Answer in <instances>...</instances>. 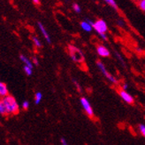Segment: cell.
Wrapping results in <instances>:
<instances>
[{
    "mask_svg": "<svg viewBox=\"0 0 145 145\" xmlns=\"http://www.w3.org/2000/svg\"><path fill=\"white\" fill-rule=\"evenodd\" d=\"M61 144L62 145H68L67 142V141H66V139H64V138L61 139Z\"/></svg>",
    "mask_w": 145,
    "mask_h": 145,
    "instance_id": "24",
    "label": "cell"
},
{
    "mask_svg": "<svg viewBox=\"0 0 145 145\" xmlns=\"http://www.w3.org/2000/svg\"><path fill=\"white\" fill-rule=\"evenodd\" d=\"M37 26H38L40 31L42 32V36H43V37H44V38H45V40L47 41L48 44H52V39H50V35H49L48 31L46 30L45 27L43 26V24H42V23H40V21H38V23H37Z\"/></svg>",
    "mask_w": 145,
    "mask_h": 145,
    "instance_id": "8",
    "label": "cell"
},
{
    "mask_svg": "<svg viewBox=\"0 0 145 145\" xmlns=\"http://www.w3.org/2000/svg\"><path fill=\"white\" fill-rule=\"evenodd\" d=\"M32 62H33L34 65H36V66H37V65L39 64L38 60L36 59V57H33V58H32Z\"/></svg>",
    "mask_w": 145,
    "mask_h": 145,
    "instance_id": "22",
    "label": "cell"
},
{
    "mask_svg": "<svg viewBox=\"0 0 145 145\" xmlns=\"http://www.w3.org/2000/svg\"><path fill=\"white\" fill-rule=\"evenodd\" d=\"M72 9H74V11L77 13H80L82 12V8H81V6H80L78 4L74 3V4H72Z\"/></svg>",
    "mask_w": 145,
    "mask_h": 145,
    "instance_id": "18",
    "label": "cell"
},
{
    "mask_svg": "<svg viewBox=\"0 0 145 145\" xmlns=\"http://www.w3.org/2000/svg\"><path fill=\"white\" fill-rule=\"evenodd\" d=\"M68 51H69V54L72 58V60L74 62H75L77 63H82L84 62V55L79 48H77L74 46L69 45Z\"/></svg>",
    "mask_w": 145,
    "mask_h": 145,
    "instance_id": "2",
    "label": "cell"
},
{
    "mask_svg": "<svg viewBox=\"0 0 145 145\" xmlns=\"http://www.w3.org/2000/svg\"><path fill=\"white\" fill-rule=\"evenodd\" d=\"M1 101H3L4 104H5V106L7 116L12 115V103H14V101H15V99H14V97H12V95H7V96L4 97Z\"/></svg>",
    "mask_w": 145,
    "mask_h": 145,
    "instance_id": "4",
    "label": "cell"
},
{
    "mask_svg": "<svg viewBox=\"0 0 145 145\" xmlns=\"http://www.w3.org/2000/svg\"><path fill=\"white\" fill-rule=\"evenodd\" d=\"M117 24L120 28H124L125 27V23H124V21H123V20H118L117 21Z\"/></svg>",
    "mask_w": 145,
    "mask_h": 145,
    "instance_id": "20",
    "label": "cell"
},
{
    "mask_svg": "<svg viewBox=\"0 0 145 145\" xmlns=\"http://www.w3.org/2000/svg\"><path fill=\"white\" fill-rule=\"evenodd\" d=\"M0 113H1V115H3V116H7L5 106V104L2 101H0Z\"/></svg>",
    "mask_w": 145,
    "mask_h": 145,
    "instance_id": "16",
    "label": "cell"
},
{
    "mask_svg": "<svg viewBox=\"0 0 145 145\" xmlns=\"http://www.w3.org/2000/svg\"><path fill=\"white\" fill-rule=\"evenodd\" d=\"M42 93L41 92H37L35 95V104H38L41 103V101H42Z\"/></svg>",
    "mask_w": 145,
    "mask_h": 145,
    "instance_id": "12",
    "label": "cell"
},
{
    "mask_svg": "<svg viewBox=\"0 0 145 145\" xmlns=\"http://www.w3.org/2000/svg\"><path fill=\"white\" fill-rule=\"evenodd\" d=\"M137 6L139 7V9L145 13V0H139L137 1Z\"/></svg>",
    "mask_w": 145,
    "mask_h": 145,
    "instance_id": "15",
    "label": "cell"
},
{
    "mask_svg": "<svg viewBox=\"0 0 145 145\" xmlns=\"http://www.w3.org/2000/svg\"><path fill=\"white\" fill-rule=\"evenodd\" d=\"M80 25H81V28H82V30H83L84 31H86V32H90V31H92V30H93V26H92L89 23H88V21H87L86 20L81 21V23H80Z\"/></svg>",
    "mask_w": 145,
    "mask_h": 145,
    "instance_id": "9",
    "label": "cell"
},
{
    "mask_svg": "<svg viewBox=\"0 0 145 145\" xmlns=\"http://www.w3.org/2000/svg\"><path fill=\"white\" fill-rule=\"evenodd\" d=\"M137 1H139V0H137Z\"/></svg>",
    "mask_w": 145,
    "mask_h": 145,
    "instance_id": "26",
    "label": "cell"
},
{
    "mask_svg": "<svg viewBox=\"0 0 145 145\" xmlns=\"http://www.w3.org/2000/svg\"><path fill=\"white\" fill-rule=\"evenodd\" d=\"M81 103L84 109L85 112L87 113V115H88L90 119H93L94 118V111H93V109L89 103V101H88V99H86L85 97H82L81 98Z\"/></svg>",
    "mask_w": 145,
    "mask_h": 145,
    "instance_id": "5",
    "label": "cell"
},
{
    "mask_svg": "<svg viewBox=\"0 0 145 145\" xmlns=\"http://www.w3.org/2000/svg\"><path fill=\"white\" fill-rule=\"evenodd\" d=\"M118 92H119V95H120V97L122 98V100L125 101L127 103H129V104H133L134 103V98H133V96L130 95V93H128L126 90L121 88Z\"/></svg>",
    "mask_w": 145,
    "mask_h": 145,
    "instance_id": "6",
    "label": "cell"
},
{
    "mask_svg": "<svg viewBox=\"0 0 145 145\" xmlns=\"http://www.w3.org/2000/svg\"><path fill=\"white\" fill-rule=\"evenodd\" d=\"M20 61L22 62L26 66H28V67H30V68H32L33 69V62L28 59V58H27L25 55H23V54H20Z\"/></svg>",
    "mask_w": 145,
    "mask_h": 145,
    "instance_id": "11",
    "label": "cell"
},
{
    "mask_svg": "<svg viewBox=\"0 0 145 145\" xmlns=\"http://www.w3.org/2000/svg\"><path fill=\"white\" fill-rule=\"evenodd\" d=\"M0 95H1L3 98L7 96V95H8V89H7V86L3 82L0 83Z\"/></svg>",
    "mask_w": 145,
    "mask_h": 145,
    "instance_id": "10",
    "label": "cell"
},
{
    "mask_svg": "<svg viewBox=\"0 0 145 145\" xmlns=\"http://www.w3.org/2000/svg\"><path fill=\"white\" fill-rule=\"evenodd\" d=\"M23 70H24V72L27 76H31L32 73H33V69L30 68V67H28V66H26V65H24Z\"/></svg>",
    "mask_w": 145,
    "mask_h": 145,
    "instance_id": "17",
    "label": "cell"
},
{
    "mask_svg": "<svg viewBox=\"0 0 145 145\" xmlns=\"http://www.w3.org/2000/svg\"><path fill=\"white\" fill-rule=\"evenodd\" d=\"M28 107H29V103H28L27 101H23V103H22V108L24 109V110H27Z\"/></svg>",
    "mask_w": 145,
    "mask_h": 145,
    "instance_id": "21",
    "label": "cell"
},
{
    "mask_svg": "<svg viewBox=\"0 0 145 145\" xmlns=\"http://www.w3.org/2000/svg\"><path fill=\"white\" fill-rule=\"evenodd\" d=\"M104 1H105V3H107L109 5H111L113 9L118 10V5H117V4H116L115 0H104Z\"/></svg>",
    "mask_w": 145,
    "mask_h": 145,
    "instance_id": "14",
    "label": "cell"
},
{
    "mask_svg": "<svg viewBox=\"0 0 145 145\" xmlns=\"http://www.w3.org/2000/svg\"><path fill=\"white\" fill-rule=\"evenodd\" d=\"M97 65L98 69L100 70V71L102 72V73L105 75V77L108 79L109 81L112 82V83H113V84H116V83L118 82L117 79H116L112 74H110V73H109V72L107 71V70H106V68H105V64H104L102 62L97 61Z\"/></svg>",
    "mask_w": 145,
    "mask_h": 145,
    "instance_id": "3",
    "label": "cell"
},
{
    "mask_svg": "<svg viewBox=\"0 0 145 145\" xmlns=\"http://www.w3.org/2000/svg\"><path fill=\"white\" fill-rule=\"evenodd\" d=\"M139 130H140V132H141L142 135L145 137V125L140 124V125H139Z\"/></svg>",
    "mask_w": 145,
    "mask_h": 145,
    "instance_id": "19",
    "label": "cell"
},
{
    "mask_svg": "<svg viewBox=\"0 0 145 145\" xmlns=\"http://www.w3.org/2000/svg\"><path fill=\"white\" fill-rule=\"evenodd\" d=\"M32 1H33V3L35 4V5H39V4H40V1H39V0H32Z\"/></svg>",
    "mask_w": 145,
    "mask_h": 145,
    "instance_id": "25",
    "label": "cell"
},
{
    "mask_svg": "<svg viewBox=\"0 0 145 145\" xmlns=\"http://www.w3.org/2000/svg\"><path fill=\"white\" fill-rule=\"evenodd\" d=\"M128 88V85L127 84H123V85H122V89H124V90H126L127 91V89Z\"/></svg>",
    "mask_w": 145,
    "mask_h": 145,
    "instance_id": "23",
    "label": "cell"
},
{
    "mask_svg": "<svg viewBox=\"0 0 145 145\" xmlns=\"http://www.w3.org/2000/svg\"><path fill=\"white\" fill-rule=\"evenodd\" d=\"M93 28L95 30L97 34L101 37L103 40H107L106 32L108 31V26L105 21L103 19H99L95 21V23L93 25Z\"/></svg>",
    "mask_w": 145,
    "mask_h": 145,
    "instance_id": "1",
    "label": "cell"
},
{
    "mask_svg": "<svg viewBox=\"0 0 145 145\" xmlns=\"http://www.w3.org/2000/svg\"><path fill=\"white\" fill-rule=\"evenodd\" d=\"M32 41H33L34 45H35L36 47H38V48L42 47V43H41L40 39H39L37 37H35V36H33V37H32Z\"/></svg>",
    "mask_w": 145,
    "mask_h": 145,
    "instance_id": "13",
    "label": "cell"
},
{
    "mask_svg": "<svg viewBox=\"0 0 145 145\" xmlns=\"http://www.w3.org/2000/svg\"><path fill=\"white\" fill-rule=\"evenodd\" d=\"M97 53L101 57H109L110 56V51H109L104 45H98L97 46Z\"/></svg>",
    "mask_w": 145,
    "mask_h": 145,
    "instance_id": "7",
    "label": "cell"
}]
</instances>
